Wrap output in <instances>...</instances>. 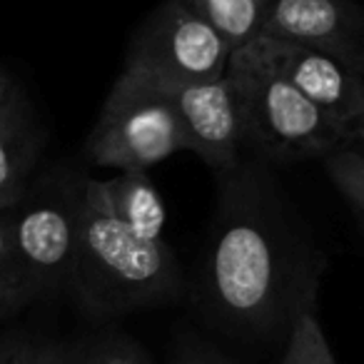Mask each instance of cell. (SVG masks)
<instances>
[{"mask_svg": "<svg viewBox=\"0 0 364 364\" xmlns=\"http://www.w3.org/2000/svg\"><path fill=\"white\" fill-rule=\"evenodd\" d=\"M223 177L200 307L237 339L284 342L294 317L314 307L319 262L262 172L237 167Z\"/></svg>", "mask_w": 364, "mask_h": 364, "instance_id": "obj_1", "label": "cell"}, {"mask_svg": "<svg viewBox=\"0 0 364 364\" xmlns=\"http://www.w3.org/2000/svg\"><path fill=\"white\" fill-rule=\"evenodd\" d=\"M70 284L97 317L150 309L182 294L177 259L165 240L137 237L107 203L102 180L80 188L77 252Z\"/></svg>", "mask_w": 364, "mask_h": 364, "instance_id": "obj_2", "label": "cell"}, {"mask_svg": "<svg viewBox=\"0 0 364 364\" xmlns=\"http://www.w3.org/2000/svg\"><path fill=\"white\" fill-rule=\"evenodd\" d=\"M228 75L242 112L245 147H252L267 160L292 162L324 157L349 145L347 130L274 73L252 46L232 50Z\"/></svg>", "mask_w": 364, "mask_h": 364, "instance_id": "obj_3", "label": "cell"}, {"mask_svg": "<svg viewBox=\"0 0 364 364\" xmlns=\"http://www.w3.org/2000/svg\"><path fill=\"white\" fill-rule=\"evenodd\" d=\"M180 150L188 147L167 90L140 73L122 70L87 137L90 162L147 172Z\"/></svg>", "mask_w": 364, "mask_h": 364, "instance_id": "obj_4", "label": "cell"}, {"mask_svg": "<svg viewBox=\"0 0 364 364\" xmlns=\"http://www.w3.org/2000/svg\"><path fill=\"white\" fill-rule=\"evenodd\" d=\"M230 46L193 0H162L137 31L125 70L140 73L162 87L218 80L228 73Z\"/></svg>", "mask_w": 364, "mask_h": 364, "instance_id": "obj_5", "label": "cell"}, {"mask_svg": "<svg viewBox=\"0 0 364 364\" xmlns=\"http://www.w3.org/2000/svg\"><path fill=\"white\" fill-rule=\"evenodd\" d=\"M82 188V185H80ZM80 190L33 198L13 208V264L33 297L70 284L77 252Z\"/></svg>", "mask_w": 364, "mask_h": 364, "instance_id": "obj_6", "label": "cell"}, {"mask_svg": "<svg viewBox=\"0 0 364 364\" xmlns=\"http://www.w3.org/2000/svg\"><path fill=\"white\" fill-rule=\"evenodd\" d=\"M250 46L314 107L344 127L349 140L364 127V77L324 53L282 38L259 36Z\"/></svg>", "mask_w": 364, "mask_h": 364, "instance_id": "obj_7", "label": "cell"}, {"mask_svg": "<svg viewBox=\"0 0 364 364\" xmlns=\"http://www.w3.org/2000/svg\"><path fill=\"white\" fill-rule=\"evenodd\" d=\"M165 90L175 105L185 147L223 175L237 170L245 150V125L228 73L218 80Z\"/></svg>", "mask_w": 364, "mask_h": 364, "instance_id": "obj_8", "label": "cell"}, {"mask_svg": "<svg viewBox=\"0 0 364 364\" xmlns=\"http://www.w3.org/2000/svg\"><path fill=\"white\" fill-rule=\"evenodd\" d=\"M264 36L324 53L364 77V8L354 0H272Z\"/></svg>", "mask_w": 364, "mask_h": 364, "instance_id": "obj_9", "label": "cell"}, {"mask_svg": "<svg viewBox=\"0 0 364 364\" xmlns=\"http://www.w3.org/2000/svg\"><path fill=\"white\" fill-rule=\"evenodd\" d=\"M102 188L112 213L125 228H130L137 237L165 240L167 208L145 170L120 172L112 180H102Z\"/></svg>", "mask_w": 364, "mask_h": 364, "instance_id": "obj_10", "label": "cell"}, {"mask_svg": "<svg viewBox=\"0 0 364 364\" xmlns=\"http://www.w3.org/2000/svg\"><path fill=\"white\" fill-rule=\"evenodd\" d=\"M33 160V137L28 132L21 100L13 95L0 105V213L21 203L23 180Z\"/></svg>", "mask_w": 364, "mask_h": 364, "instance_id": "obj_11", "label": "cell"}, {"mask_svg": "<svg viewBox=\"0 0 364 364\" xmlns=\"http://www.w3.org/2000/svg\"><path fill=\"white\" fill-rule=\"evenodd\" d=\"M210 26L223 36L230 50L250 46L264 36L272 0H193Z\"/></svg>", "mask_w": 364, "mask_h": 364, "instance_id": "obj_12", "label": "cell"}, {"mask_svg": "<svg viewBox=\"0 0 364 364\" xmlns=\"http://www.w3.org/2000/svg\"><path fill=\"white\" fill-rule=\"evenodd\" d=\"M279 364H337L322 332V324L314 314V307L302 309L294 317L287 339H284V352Z\"/></svg>", "mask_w": 364, "mask_h": 364, "instance_id": "obj_13", "label": "cell"}, {"mask_svg": "<svg viewBox=\"0 0 364 364\" xmlns=\"http://www.w3.org/2000/svg\"><path fill=\"white\" fill-rule=\"evenodd\" d=\"M324 170H327L329 180L334 182V188L364 215V155L357 152L354 147L344 145L337 147L334 152L322 157Z\"/></svg>", "mask_w": 364, "mask_h": 364, "instance_id": "obj_14", "label": "cell"}, {"mask_svg": "<svg viewBox=\"0 0 364 364\" xmlns=\"http://www.w3.org/2000/svg\"><path fill=\"white\" fill-rule=\"evenodd\" d=\"M75 364H152V359L140 342L112 334L75 347Z\"/></svg>", "mask_w": 364, "mask_h": 364, "instance_id": "obj_15", "label": "cell"}, {"mask_svg": "<svg viewBox=\"0 0 364 364\" xmlns=\"http://www.w3.org/2000/svg\"><path fill=\"white\" fill-rule=\"evenodd\" d=\"M11 364H75V347L55 342H28L13 339Z\"/></svg>", "mask_w": 364, "mask_h": 364, "instance_id": "obj_16", "label": "cell"}, {"mask_svg": "<svg viewBox=\"0 0 364 364\" xmlns=\"http://www.w3.org/2000/svg\"><path fill=\"white\" fill-rule=\"evenodd\" d=\"M170 364H240L237 359L228 357L218 347L203 342V339L188 337L172 349Z\"/></svg>", "mask_w": 364, "mask_h": 364, "instance_id": "obj_17", "label": "cell"}, {"mask_svg": "<svg viewBox=\"0 0 364 364\" xmlns=\"http://www.w3.org/2000/svg\"><path fill=\"white\" fill-rule=\"evenodd\" d=\"M31 297H33L31 287L21 277L16 264L0 267V319L6 317V314H11L13 309H18L21 304H26Z\"/></svg>", "mask_w": 364, "mask_h": 364, "instance_id": "obj_18", "label": "cell"}, {"mask_svg": "<svg viewBox=\"0 0 364 364\" xmlns=\"http://www.w3.org/2000/svg\"><path fill=\"white\" fill-rule=\"evenodd\" d=\"M13 264V210L0 213V267Z\"/></svg>", "mask_w": 364, "mask_h": 364, "instance_id": "obj_19", "label": "cell"}, {"mask_svg": "<svg viewBox=\"0 0 364 364\" xmlns=\"http://www.w3.org/2000/svg\"><path fill=\"white\" fill-rule=\"evenodd\" d=\"M16 95V87H13V80L0 70V105H6L11 97Z\"/></svg>", "mask_w": 364, "mask_h": 364, "instance_id": "obj_20", "label": "cell"}, {"mask_svg": "<svg viewBox=\"0 0 364 364\" xmlns=\"http://www.w3.org/2000/svg\"><path fill=\"white\" fill-rule=\"evenodd\" d=\"M11 342L13 339H0V364H11Z\"/></svg>", "mask_w": 364, "mask_h": 364, "instance_id": "obj_21", "label": "cell"}, {"mask_svg": "<svg viewBox=\"0 0 364 364\" xmlns=\"http://www.w3.org/2000/svg\"><path fill=\"white\" fill-rule=\"evenodd\" d=\"M349 147H354V150L364 155V127L359 132H354V137L349 140Z\"/></svg>", "mask_w": 364, "mask_h": 364, "instance_id": "obj_22", "label": "cell"}, {"mask_svg": "<svg viewBox=\"0 0 364 364\" xmlns=\"http://www.w3.org/2000/svg\"><path fill=\"white\" fill-rule=\"evenodd\" d=\"M362 228H364V215H362Z\"/></svg>", "mask_w": 364, "mask_h": 364, "instance_id": "obj_23", "label": "cell"}]
</instances>
